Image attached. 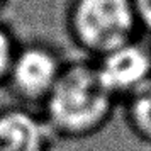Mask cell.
Segmentation results:
<instances>
[{
	"instance_id": "7",
	"label": "cell",
	"mask_w": 151,
	"mask_h": 151,
	"mask_svg": "<svg viewBox=\"0 0 151 151\" xmlns=\"http://www.w3.org/2000/svg\"><path fill=\"white\" fill-rule=\"evenodd\" d=\"M17 46L19 42L15 39L14 32L4 22H0V88L7 82L9 70H10L15 51H17Z\"/></svg>"
},
{
	"instance_id": "5",
	"label": "cell",
	"mask_w": 151,
	"mask_h": 151,
	"mask_svg": "<svg viewBox=\"0 0 151 151\" xmlns=\"http://www.w3.org/2000/svg\"><path fill=\"white\" fill-rule=\"evenodd\" d=\"M56 136L37 109L0 107V151H49Z\"/></svg>"
},
{
	"instance_id": "8",
	"label": "cell",
	"mask_w": 151,
	"mask_h": 151,
	"mask_svg": "<svg viewBox=\"0 0 151 151\" xmlns=\"http://www.w3.org/2000/svg\"><path fill=\"white\" fill-rule=\"evenodd\" d=\"M132 7L139 31L151 36V0H132Z\"/></svg>"
},
{
	"instance_id": "9",
	"label": "cell",
	"mask_w": 151,
	"mask_h": 151,
	"mask_svg": "<svg viewBox=\"0 0 151 151\" xmlns=\"http://www.w3.org/2000/svg\"><path fill=\"white\" fill-rule=\"evenodd\" d=\"M4 4H5V0H0V9L4 7Z\"/></svg>"
},
{
	"instance_id": "3",
	"label": "cell",
	"mask_w": 151,
	"mask_h": 151,
	"mask_svg": "<svg viewBox=\"0 0 151 151\" xmlns=\"http://www.w3.org/2000/svg\"><path fill=\"white\" fill-rule=\"evenodd\" d=\"M66 61L49 42H19L4 87L15 99V104L39 110L60 80Z\"/></svg>"
},
{
	"instance_id": "6",
	"label": "cell",
	"mask_w": 151,
	"mask_h": 151,
	"mask_svg": "<svg viewBox=\"0 0 151 151\" xmlns=\"http://www.w3.org/2000/svg\"><path fill=\"white\" fill-rule=\"evenodd\" d=\"M121 105L124 122L131 134L143 143L151 144V80L124 99Z\"/></svg>"
},
{
	"instance_id": "4",
	"label": "cell",
	"mask_w": 151,
	"mask_h": 151,
	"mask_svg": "<svg viewBox=\"0 0 151 151\" xmlns=\"http://www.w3.org/2000/svg\"><path fill=\"white\" fill-rule=\"evenodd\" d=\"M92 61L102 85L119 105L151 80V46L141 37L110 49Z\"/></svg>"
},
{
	"instance_id": "1",
	"label": "cell",
	"mask_w": 151,
	"mask_h": 151,
	"mask_svg": "<svg viewBox=\"0 0 151 151\" xmlns=\"http://www.w3.org/2000/svg\"><path fill=\"white\" fill-rule=\"evenodd\" d=\"M119 107L88 58L66 61L60 80L42 102L41 116L58 139L82 141L102 134Z\"/></svg>"
},
{
	"instance_id": "2",
	"label": "cell",
	"mask_w": 151,
	"mask_h": 151,
	"mask_svg": "<svg viewBox=\"0 0 151 151\" xmlns=\"http://www.w3.org/2000/svg\"><path fill=\"white\" fill-rule=\"evenodd\" d=\"M65 22L71 42L88 60L136 39L141 32L132 0H70Z\"/></svg>"
}]
</instances>
